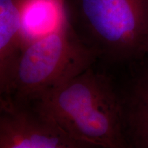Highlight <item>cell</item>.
Here are the masks:
<instances>
[{
    "label": "cell",
    "instance_id": "obj_1",
    "mask_svg": "<svg viewBox=\"0 0 148 148\" xmlns=\"http://www.w3.org/2000/svg\"><path fill=\"white\" fill-rule=\"evenodd\" d=\"M96 63L29 103L87 148H125L113 75Z\"/></svg>",
    "mask_w": 148,
    "mask_h": 148
},
{
    "label": "cell",
    "instance_id": "obj_2",
    "mask_svg": "<svg viewBox=\"0 0 148 148\" xmlns=\"http://www.w3.org/2000/svg\"><path fill=\"white\" fill-rule=\"evenodd\" d=\"M64 16L110 69L148 52V0H63Z\"/></svg>",
    "mask_w": 148,
    "mask_h": 148
},
{
    "label": "cell",
    "instance_id": "obj_3",
    "mask_svg": "<svg viewBox=\"0 0 148 148\" xmlns=\"http://www.w3.org/2000/svg\"><path fill=\"white\" fill-rule=\"evenodd\" d=\"M98 61V53L79 38L64 16L51 30L27 42L8 95L19 101L38 100Z\"/></svg>",
    "mask_w": 148,
    "mask_h": 148
},
{
    "label": "cell",
    "instance_id": "obj_4",
    "mask_svg": "<svg viewBox=\"0 0 148 148\" xmlns=\"http://www.w3.org/2000/svg\"><path fill=\"white\" fill-rule=\"evenodd\" d=\"M0 148H87L29 102L0 95Z\"/></svg>",
    "mask_w": 148,
    "mask_h": 148
},
{
    "label": "cell",
    "instance_id": "obj_5",
    "mask_svg": "<svg viewBox=\"0 0 148 148\" xmlns=\"http://www.w3.org/2000/svg\"><path fill=\"white\" fill-rule=\"evenodd\" d=\"M113 69L125 148H148V53Z\"/></svg>",
    "mask_w": 148,
    "mask_h": 148
},
{
    "label": "cell",
    "instance_id": "obj_6",
    "mask_svg": "<svg viewBox=\"0 0 148 148\" xmlns=\"http://www.w3.org/2000/svg\"><path fill=\"white\" fill-rule=\"evenodd\" d=\"M31 0H0V95L10 93L25 42L24 13Z\"/></svg>",
    "mask_w": 148,
    "mask_h": 148
},
{
    "label": "cell",
    "instance_id": "obj_7",
    "mask_svg": "<svg viewBox=\"0 0 148 148\" xmlns=\"http://www.w3.org/2000/svg\"><path fill=\"white\" fill-rule=\"evenodd\" d=\"M60 1H63V0H60Z\"/></svg>",
    "mask_w": 148,
    "mask_h": 148
},
{
    "label": "cell",
    "instance_id": "obj_8",
    "mask_svg": "<svg viewBox=\"0 0 148 148\" xmlns=\"http://www.w3.org/2000/svg\"><path fill=\"white\" fill-rule=\"evenodd\" d=\"M147 53H148V52H147Z\"/></svg>",
    "mask_w": 148,
    "mask_h": 148
}]
</instances>
